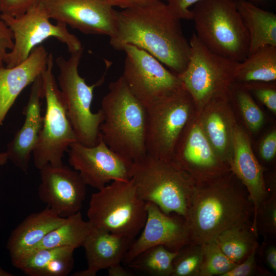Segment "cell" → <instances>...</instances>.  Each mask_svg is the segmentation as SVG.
<instances>
[{
  "instance_id": "cell-2",
  "label": "cell",
  "mask_w": 276,
  "mask_h": 276,
  "mask_svg": "<svg viewBox=\"0 0 276 276\" xmlns=\"http://www.w3.org/2000/svg\"><path fill=\"white\" fill-rule=\"evenodd\" d=\"M254 207L246 190L229 180L194 181L185 221L191 243L213 241L222 231L250 221Z\"/></svg>"
},
{
  "instance_id": "cell-8",
  "label": "cell",
  "mask_w": 276,
  "mask_h": 276,
  "mask_svg": "<svg viewBox=\"0 0 276 276\" xmlns=\"http://www.w3.org/2000/svg\"><path fill=\"white\" fill-rule=\"evenodd\" d=\"M54 58L49 54L45 70L41 75L45 110L42 128L33 152L35 167L63 164L62 158L70 145L78 142L68 117L61 92L53 73Z\"/></svg>"
},
{
  "instance_id": "cell-44",
  "label": "cell",
  "mask_w": 276,
  "mask_h": 276,
  "mask_svg": "<svg viewBox=\"0 0 276 276\" xmlns=\"http://www.w3.org/2000/svg\"><path fill=\"white\" fill-rule=\"evenodd\" d=\"M233 1H235L237 0H232ZM247 1H249L255 5H265L267 3H268L271 0H246Z\"/></svg>"
},
{
  "instance_id": "cell-17",
  "label": "cell",
  "mask_w": 276,
  "mask_h": 276,
  "mask_svg": "<svg viewBox=\"0 0 276 276\" xmlns=\"http://www.w3.org/2000/svg\"><path fill=\"white\" fill-rule=\"evenodd\" d=\"M42 98L40 75L32 83L29 98L24 110L25 116L24 123L7 144L5 151L8 159L26 174L28 173L31 156L42 126L43 116L41 112Z\"/></svg>"
},
{
  "instance_id": "cell-34",
  "label": "cell",
  "mask_w": 276,
  "mask_h": 276,
  "mask_svg": "<svg viewBox=\"0 0 276 276\" xmlns=\"http://www.w3.org/2000/svg\"><path fill=\"white\" fill-rule=\"evenodd\" d=\"M252 84L245 85L246 89L250 90L258 98V99L266 105L271 111L276 112V90L274 86L267 85H254Z\"/></svg>"
},
{
  "instance_id": "cell-27",
  "label": "cell",
  "mask_w": 276,
  "mask_h": 276,
  "mask_svg": "<svg viewBox=\"0 0 276 276\" xmlns=\"http://www.w3.org/2000/svg\"><path fill=\"white\" fill-rule=\"evenodd\" d=\"M92 228L90 223L83 219L80 211L65 217L63 222L50 231L30 251L44 248L67 246L77 248L82 246Z\"/></svg>"
},
{
  "instance_id": "cell-32",
  "label": "cell",
  "mask_w": 276,
  "mask_h": 276,
  "mask_svg": "<svg viewBox=\"0 0 276 276\" xmlns=\"http://www.w3.org/2000/svg\"><path fill=\"white\" fill-rule=\"evenodd\" d=\"M258 229L265 234L275 236L276 234V194L273 191L268 193L266 199L260 205L256 214L254 230Z\"/></svg>"
},
{
  "instance_id": "cell-35",
  "label": "cell",
  "mask_w": 276,
  "mask_h": 276,
  "mask_svg": "<svg viewBox=\"0 0 276 276\" xmlns=\"http://www.w3.org/2000/svg\"><path fill=\"white\" fill-rule=\"evenodd\" d=\"M40 2V0H0V12L9 16H18Z\"/></svg>"
},
{
  "instance_id": "cell-38",
  "label": "cell",
  "mask_w": 276,
  "mask_h": 276,
  "mask_svg": "<svg viewBox=\"0 0 276 276\" xmlns=\"http://www.w3.org/2000/svg\"><path fill=\"white\" fill-rule=\"evenodd\" d=\"M14 47L11 30L0 18V67L4 66L7 54Z\"/></svg>"
},
{
  "instance_id": "cell-22",
  "label": "cell",
  "mask_w": 276,
  "mask_h": 276,
  "mask_svg": "<svg viewBox=\"0 0 276 276\" xmlns=\"http://www.w3.org/2000/svg\"><path fill=\"white\" fill-rule=\"evenodd\" d=\"M75 249L68 246L38 249L11 262L29 276H66L73 268Z\"/></svg>"
},
{
  "instance_id": "cell-19",
  "label": "cell",
  "mask_w": 276,
  "mask_h": 276,
  "mask_svg": "<svg viewBox=\"0 0 276 276\" xmlns=\"http://www.w3.org/2000/svg\"><path fill=\"white\" fill-rule=\"evenodd\" d=\"M233 146L231 170L245 187L253 205L252 227L254 229L257 210L268 195L263 169L252 151L246 135L239 129L234 132Z\"/></svg>"
},
{
  "instance_id": "cell-20",
  "label": "cell",
  "mask_w": 276,
  "mask_h": 276,
  "mask_svg": "<svg viewBox=\"0 0 276 276\" xmlns=\"http://www.w3.org/2000/svg\"><path fill=\"white\" fill-rule=\"evenodd\" d=\"M134 240L93 227L81 246L85 250L87 268L73 275L95 276L99 271L121 263Z\"/></svg>"
},
{
  "instance_id": "cell-12",
  "label": "cell",
  "mask_w": 276,
  "mask_h": 276,
  "mask_svg": "<svg viewBox=\"0 0 276 276\" xmlns=\"http://www.w3.org/2000/svg\"><path fill=\"white\" fill-rule=\"evenodd\" d=\"M122 50L126 55L122 76L131 93L145 107L183 86L177 75L143 49L126 44Z\"/></svg>"
},
{
  "instance_id": "cell-7",
  "label": "cell",
  "mask_w": 276,
  "mask_h": 276,
  "mask_svg": "<svg viewBox=\"0 0 276 276\" xmlns=\"http://www.w3.org/2000/svg\"><path fill=\"white\" fill-rule=\"evenodd\" d=\"M84 48L71 53L66 59L60 56L56 60L58 67V85L62 95L66 110L79 142L86 146L96 145L100 137V126L103 116L100 109L91 110L95 87L101 85L104 76L96 83L88 85L81 77L78 66Z\"/></svg>"
},
{
  "instance_id": "cell-26",
  "label": "cell",
  "mask_w": 276,
  "mask_h": 276,
  "mask_svg": "<svg viewBox=\"0 0 276 276\" xmlns=\"http://www.w3.org/2000/svg\"><path fill=\"white\" fill-rule=\"evenodd\" d=\"M276 79V46L261 47L239 62L236 81L270 82Z\"/></svg>"
},
{
  "instance_id": "cell-25",
  "label": "cell",
  "mask_w": 276,
  "mask_h": 276,
  "mask_svg": "<svg viewBox=\"0 0 276 276\" xmlns=\"http://www.w3.org/2000/svg\"><path fill=\"white\" fill-rule=\"evenodd\" d=\"M257 237L249 221L226 229L213 241L231 260L239 264L258 248Z\"/></svg>"
},
{
  "instance_id": "cell-4",
  "label": "cell",
  "mask_w": 276,
  "mask_h": 276,
  "mask_svg": "<svg viewBox=\"0 0 276 276\" xmlns=\"http://www.w3.org/2000/svg\"><path fill=\"white\" fill-rule=\"evenodd\" d=\"M195 32L211 51L241 62L248 56L249 37L232 0H201L192 10Z\"/></svg>"
},
{
  "instance_id": "cell-5",
  "label": "cell",
  "mask_w": 276,
  "mask_h": 276,
  "mask_svg": "<svg viewBox=\"0 0 276 276\" xmlns=\"http://www.w3.org/2000/svg\"><path fill=\"white\" fill-rule=\"evenodd\" d=\"M131 179L144 201L154 203L166 214L186 218L194 180L173 162L147 154L134 163Z\"/></svg>"
},
{
  "instance_id": "cell-28",
  "label": "cell",
  "mask_w": 276,
  "mask_h": 276,
  "mask_svg": "<svg viewBox=\"0 0 276 276\" xmlns=\"http://www.w3.org/2000/svg\"><path fill=\"white\" fill-rule=\"evenodd\" d=\"M178 251L163 245L149 247L129 263V267L154 276H171L174 260Z\"/></svg>"
},
{
  "instance_id": "cell-45",
  "label": "cell",
  "mask_w": 276,
  "mask_h": 276,
  "mask_svg": "<svg viewBox=\"0 0 276 276\" xmlns=\"http://www.w3.org/2000/svg\"><path fill=\"white\" fill-rule=\"evenodd\" d=\"M14 274L11 273L0 267V276H13Z\"/></svg>"
},
{
  "instance_id": "cell-33",
  "label": "cell",
  "mask_w": 276,
  "mask_h": 276,
  "mask_svg": "<svg viewBox=\"0 0 276 276\" xmlns=\"http://www.w3.org/2000/svg\"><path fill=\"white\" fill-rule=\"evenodd\" d=\"M243 88L239 87V89L236 90V97L248 128L252 131H256L263 124V114L248 91Z\"/></svg>"
},
{
  "instance_id": "cell-15",
  "label": "cell",
  "mask_w": 276,
  "mask_h": 276,
  "mask_svg": "<svg viewBox=\"0 0 276 276\" xmlns=\"http://www.w3.org/2000/svg\"><path fill=\"white\" fill-rule=\"evenodd\" d=\"M39 170L38 194L40 200L63 217L80 212L87 185L79 173L64 164H49Z\"/></svg>"
},
{
  "instance_id": "cell-39",
  "label": "cell",
  "mask_w": 276,
  "mask_h": 276,
  "mask_svg": "<svg viewBox=\"0 0 276 276\" xmlns=\"http://www.w3.org/2000/svg\"><path fill=\"white\" fill-rule=\"evenodd\" d=\"M261 157L265 161H270L276 153V131L269 133L262 141L260 147Z\"/></svg>"
},
{
  "instance_id": "cell-41",
  "label": "cell",
  "mask_w": 276,
  "mask_h": 276,
  "mask_svg": "<svg viewBox=\"0 0 276 276\" xmlns=\"http://www.w3.org/2000/svg\"><path fill=\"white\" fill-rule=\"evenodd\" d=\"M264 257L267 266L273 272L276 271V247L269 245L265 251Z\"/></svg>"
},
{
  "instance_id": "cell-18",
  "label": "cell",
  "mask_w": 276,
  "mask_h": 276,
  "mask_svg": "<svg viewBox=\"0 0 276 276\" xmlns=\"http://www.w3.org/2000/svg\"><path fill=\"white\" fill-rule=\"evenodd\" d=\"M48 55L40 45L21 63L12 67H0V127L21 92L45 70Z\"/></svg>"
},
{
  "instance_id": "cell-9",
  "label": "cell",
  "mask_w": 276,
  "mask_h": 276,
  "mask_svg": "<svg viewBox=\"0 0 276 276\" xmlns=\"http://www.w3.org/2000/svg\"><path fill=\"white\" fill-rule=\"evenodd\" d=\"M189 42V63L184 72L178 76L193 100L204 103L216 96L225 94L236 81L239 62L211 51L194 32Z\"/></svg>"
},
{
  "instance_id": "cell-3",
  "label": "cell",
  "mask_w": 276,
  "mask_h": 276,
  "mask_svg": "<svg viewBox=\"0 0 276 276\" xmlns=\"http://www.w3.org/2000/svg\"><path fill=\"white\" fill-rule=\"evenodd\" d=\"M108 89L101 101L100 137L112 150L139 162L147 155L146 108L131 93L122 76L109 84Z\"/></svg>"
},
{
  "instance_id": "cell-29",
  "label": "cell",
  "mask_w": 276,
  "mask_h": 276,
  "mask_svg": "<svg viewBox=\"0 0 276 276\" xmlns=\"http://www.w3.org/2000/svg\"><path fill=\"white\" fill-rule=\"evenodd\" d=\"M201 245L203 260L199 276H223L238 264L231 260L214 241Z\"/></svg>"
},
{
  "instance_id": "cell-23",
  "label": "cell",
  "mask_w": 276,
  "mask_h": 276,
  "mask_svg": "<svg viewBox=\"0 0 276 276\" xmlns=\"http://www.w3.org/2000/svg\"><path fill=\"white\" fill-rule=\"evenodd\" d=\"M171 161L192 178L195 169L211 173L209 170L219 165L211 144L198 125L192 127L180 148L174 151Z\"/></svg>"
},
{
  "instance_id": "cell-37",
  "label": "cell",
  "mask_w": 276,
  "mask_h": 276,
  "mask_svg": "<svg viewBox=\"0 0 276 276\" xmlns=\"http://www.w3.org/2000/svg\"><path fill=\"white\" fill-rule=\"evenodd\" d=\"M257 249L254 250L243 261L238 264L223 276H249L257 270L256 255Z\"/></svg>"
},
{
  "instance_id": "cell-16",
  "label": "cell",
  "mask_w": 276,
  "mask_h": 276,
  "mask_svg": "<svg viewBox=\"0 0 276 276\" xmlns=\"http://www.w3.org/2000/svg\"><path fill=\"white\" fill-rule=\"evenodd\" d=\"M147 217L140 236L134 239L124 260L129 263L149 247L163 245L178 251L191 243L188 229L183 217L176 218L164 213L156 204L146 202Z\"/></svg>"
},
{
  "instance_id": "cell-31",
  "label": "cell",
  "mask_w": 276,
  "mask_h": 276,
  "mask_svg": "<svg viewBox=\"0 0 276 276\" xmlns=\"http://www.w3.org/2000/svg\"><path fill=\"white\" fill-rule=\"evenodd\" d=\"M206 136L211 146L219 154L225 152L227 145V125L223 116L217 112L211 113L205 122Z\"/></svg>"
},
{
  "instance_id": "cell-14",
  "label": "cell",
  "mask_w": 276,
  "mask_h": 276,
  "mask_svg": "<svg viewBox=\"0 0 276 276\" xmlns=\"http://www.w3.org/2000/svg\"><path fill=\"white\" fill-rule=\"evenodd\" d=\"M50 19L86 34L113 37L117 11L107 0H40Z\"/></svg>"
},
{
  "instance_id": "cell-30",
  "label": "cell",
  "mask_w": 276,
  "mask_h": 276,
  "mask_svg": "<svg viewBox=\"0 0 276 276\" xmlns=\"http://www.w3.org/2000/svg\"><path fill=\"white\" fill-rule=\"evenodd\" d=\"M202 260V245H187L174 260L171 276H199Z\"/></svg>"
},
{
  "instance_id": "cell-36",
  "label": "cell",
  "mask_w": 276,
  "mask_h": 276,
  "mask_svg": "<svg viewBox=\"0 0 276 276\" xmlns=\"http://www.w3.org/2000/svg\"><path fill=\"white\" fill-rule=\"evenodd\" d=\"M170 12L179 19L192 20L191 6L201 0H165Z\"/></svg>"
},
{
  "instance_id": "cell-11",
  "label": "cell",
  "mask_w": 276,
  "mask_h": 276,
  "mask_svg": "<svg viewBox=\"0 0 276 276\" xmlns=\"http://www.w3.org/2000/svg\"><path fill=\"white\" fill-rule=\"evenodd\" d=\"M192 100L182 86L146 107L147 154L171 160L175 146L189 120Z\"/></svg>"
},
{
  "instance_id": "cell-10",
  "label": "cell",
  "mask_w": 276,
  "mask_h": 276,
  "mask_svg": "<svg viewBox=\"0 0 276 276\" xmlns=\"http://www.w3.org/2000/svg\"><path fill=\"white\" fill-rule=\"evenodd\" d=\"M0 18L11 30L14 38V47L6 56V67L21 63L35 47L50 37L64 43L70 53L83 48L78 37L68 31L66 24L51 22L41 2L18 16L1 14Z\"/></svg>"
},
{
  "instance_id": "cell-13",
  "label": "cell",
  "mask_w": 276,
  "mask_h": 276,
  "mask_svg": "<svg viewBox=\"0 0 276 276\" xmlns=\"http://www.w3.org/2000/svg\"><path fill=\"white\" fill-rule=\"evenodd\" d=\"M67 152L70 165L79 173L86 185L97 190L110 181L132 178L134 162L112 150L101 137L93 146L74 142Z\"/></svg>"
},
{
  "instance_id": "cell-6",
  "label": "cell",
  "mask_w": 276,
  "mask_h": 276,
  "mask_svg": "<svg viewBox=\"0 0 276 276\" xmlns=\"http://www.w3.org/2000/svg\"><path fill=\"white\" fill-rule=\"evenodd\" d=\"M93 193L87 212L93 227L134 239L147 217L146 202L131 179L113 181Z\"/></svg>"
},
{
  "instance_id": "cell-24",
  "label": "cell",
  "mask_w": 276,
  "mask_h": 276,
  "mask_svg": "<svg viewBox=\"0 0 276 276\" xmlns=\"http://www.w3.org/2000/svg\"><path fill=\"white\" fill-rule=\"evenodd\" d=\"M234 2L249 34L248 55L265 45L276 46V15L246 0Z\"/></svg>"
},
{
  "instance_id": "cell-1",
  "label": "cell",
  "mask_w": 276,
  "mask_h": 276,
  "mask_svg": "<svg viewBox=\"0 0 276 276\" xmlns=\"http://www.w3.org/2000/svg\"><path fill=\"white\" fill-rule=\"evenodd\" d=\"M180 20L160 0L117 11L116 32L110 43L118 50L126 44L142 49L179 75L187 68L191 53Z\"/></svg>"
},
{
  "instance_id": "cell-43",
  "label": "cell",
  "mask_w": 276,
  "mask_h": 276,
  "mask_svg": "<svg viewBox=\"0 0 276 276\" xmlns=\"http://www.w3.org/2000/svg\"><path fill=\"white\" fill-rule=\"evenodd\" d=\"M8 155L6 152H0V167L7 164L8 161Z\"/></svg>"
},
{
  "instance_id": "cell-21",
  "label": "cell",
  "mask_w": 276,
  "mask_h": 276,
  "mask_svg": "<svg viewBox=\"0 0 276 276\" xmlns=\"http://www.w3.org/2000/svg\"><path fill=\"white\" fill-rule=\"evenodd\" d=\"M65 218L48 205L26 217L12 232L7 243L11 261L32 250Z\"/></svg>"
},
{
  "instance_id": "cell-40",
  "label": "cell",
  "mask_w": 276,
  "mask_h": 276,
  "mask_svg": "<svg viewBox=\"0 0 276 276\" xmlns=\"http://www.w3.org/2000/svg\"><path fill=\"white\" fill-rule=\"evenodd\" d=\"M156 0H107L113 7H118L122 9L134 8L151 4Z\"/></svg>"
},
{
  "instance_id": "cell-42",
  "label": "cell",
  "mask_w": 276,
  "mask_h": 276,
  "mask_svg": "<svg viewBox=\"0 0 276 276\" xmlns=\"http://www.w3.org/2000/svg\"><path fill=\"white\" fill-rule=\"evenodd\" d=\"M109 276H132L133 273L121 265L120 263L114 264L107 269Z\"/></svg>"
}]
</instances>
